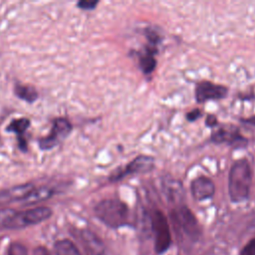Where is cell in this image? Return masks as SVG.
Segmentation results:
<instances>
[{"label": "cell", "instance_id": "cell-1", "mask_svg": "<svg viewBox=\"0 0 255 255\" xmlns=\"http://www.w3.org/2000/svg\"><path fill=\"white\" fill-rule=\"evenodd\" d=\"M251 167L246 158L236 160L228 175V193L232 202L239 203L248 199L251 186Z\"/></svg>", "mask_w": 255, "mask_h": 255}, {"label": "cell", "instance_id": "cell-2", "mask_svg": "<svg viewBox=\"0 0 255 255\" xmlns=\"http://www.w3.org/2000/svg\"><path fill=\"white\" fill-rule=\"evenodd\" d=\"M95 214L105 225L120 228L128 223L129 210L120 199H104L95 206Z\"/></svg>", "mask_w": 255, "mask_h": 255}, {"label": "cell", "instance_id": "cell-3", "mask_svg": "<svg viewBox=\"0 0 255 255\" xmlns=\"http://www.w3.org/2000/svg\"><path fill=\"white\" fill-rule=\"evenodd\" d=\"M52 215V209L47 206H40L15 212L3 225L5 228L15 229L34 225L48 219Z\"/></svg>", "mask_w": 255, "mask_h": 255}, {"label": "cell", "instance_id": "cell-4", "mask_svg": "<svg viewBox=\"0 0 255 255\" xmlns=\"http://www.w3.org/2000/svg\"><path fill=\"white\" fill-rule=\"evenodd\" d=\"M151 227L155 235L154 251L157 254H163L170 247L171 234L168 221L161 211L155 210L152 212Z\"/></svg>", "mask_w": 255, "mask_h": 255}, {"label": "cell", "instance_id": "cell-5", "mask_svg": "<svg viewBox=\"0 0 255 255\" xmlns=\"http://www.w3.org/2000/svg\"><path fill=\"white\" fill-rule=\"evenodd\" d=\"M170 218L174 225L178 226L185 235L192 240H196L201 235V229L198 221L187 206L182 205L172 210L170 212Z\"/></svg>", "mask_w": 255, "mask_h": 255}, {"label": "cell", "instance_id": "cell-6", "mask_svg": "<svg viewBox=\"0 0 255 255\" xmlns=\"http://www.w3.org/2000/svg\"><path fill=\"white\" fill-rule=\"evenodd\" d=\"M72 130V125L66 119H57L53 123L50 133L39 139V146L43 150L51 149L64 140Z\"/></svg>", "mask_w": 255, "mask_h": 255}, {"label": "cell", "instance_id": "cell-7", "mask_svg": "<svg viewBox=\"0 0 255 255\" xmlns=\"http://www.w3.org/2000/svg\"><path fill=\"white\" fill-rule=\"evenodd\" d=\"M154 166V159L148 155H138L129 163H128L124 169H120L111 175V180L116 181L122 179L128 174L143 173L150 171Z\"/></svg>", "mask_w": 255, "mask_h": 255}, {"label": "cell", "instance_id": "cell-8", "mask_svg": "<svg viewBox=\"0 0 255 255\" xmlns=\"http://www.w3.org/2000/svg\"><path fill=\"white\" fill-rule=\"evenodd\" d=\"M227 88L221 85H216L208 81H203L197 84L195 89V98L198 103H204L209 100L223 99L227 95Z\"/></svg>", "mask_w": 255, "mask_h": 255}, {"label": "cell", "instance_id": "cell-9", "mask_svg": "<svg viewBox=\"0 0 255 255\" xmlns=\"http://www.w3.org/2000/svg\"><path fill=\"white\" fill-rule=\"evenodd\" d=\"M190 190L193 198L197 201H202L211 198L215 191V186L212 180L204 175L198 176L191 181Z\"/></svg>", "mask_w": 255, "mask_h": 255}, {"label": "cell", "instance_id": "cell-10", "mask_svg": "<svg viewBox=\"0 0 255 255\" xmlns=\"http://www.w3.org/2000/svg\"><path fill=\"white\" fill-rule=\"evenodd\" d=\"M211 140L216 143L227 142L234 147H242L247 144V139L242 134H240L237 128L229 130L221 128L211 134Z\"/></svg>", "mask_w": 255, "mask_h": 255}, {"label": "cell", "instance_id": "cell-11", "mask_svg": "<svg viewBox=\"0 0 255 255\" xmlns=\"http://www.w3.org/2000/svg\"><path fill=\"white\" fill-rule=\"evenodd\" d=\"M34 189L33 184L26 183L14 186L0 191V205L10 203L12 201L23 199L30 191Z\"/></svg>", "mask_w": 255, "mask_h": 255}, {"label": "cell", "instance_id": "cell-12", "mask_svg": "<svg viewBox=\"0 0 255 255\" xmlns=\"http://www.w3.org/2000/svg\"><path fill=\"white\" fill-rule=\"evenodd\" d=\"M80 237L85 247L93 255H102L104 253L103 243L94 233L89 230H82L80 232Z\"/></svg>", "mask_w": 255, "mask_h": 255}, {"label": "cell", "instance_id": "cell-13", "mask_svg": "<svg viewBox=\"0 0 255 255\" xmlns=\"http://www.w3.org/2000/svg\"><path fill=\"white\" fill-rule=\"evenodd\" d=\"M53 193L54 190L52 188L48 186H42L39 188H34L23 199H21V201L24 205H31L50 198Z\"/></svg>", "mask_w": 255, "mask_h": 255}, {"label": "cell", "instance_id": "cell-14", "mask_svg": "<svg viewBox=\"0 0 255 255\" xmlns=\"http://www.w3.org/2000/svg\"><path fill=\"white\" fill-rule=\"evenodd\" d=\"M29 126H30V121L28 119L22 118V119L12 121L11 124L7 127L8 131L16 132L18 134V141H19V145L22 150H26V148H27L26 141L23 138V133L25 132V130L28 128Z\"/></svg>", "mask_w": 255, "mask_h": 255}, {"label": "cell", "instance_id": "cell-15", "mask_svg": "<svg viewBox=\"0 0 255 255\" xmlns=\"http://www.w3.org/2000/svg\"><path fill=\"white\" fill-rule=\"evenodd\" d=\"M56 255H81L77 246L69 239H62L54 245Z\"/></svg>", "mask_w": 255, "mask_h": 255}, {"label": "cell", "instance_id": "cell-16", "mask_svg": "<svg viewBox=\"0 0 255 255\" xmlns=\"http://www.w3.org/2000/svg\"><path fill=\"white\" fill-rule=\"evenodd\" d=\"M15 94L18 98L28 102V103H33L38 99V93L37 91L32 88V87H27V86H17L15 88Z\"/></svg>", "mask_w": 255, "mask_h": 255}, {"label": "cell", "instance_id": "cell-17", "mask_svg": "<svg viewBox=\"0 0 255 255\" xmlns=\"http://www.w3.org/2000/svg\"><path fill=\"white\" fill-rule=\"evenodd\" d=\"M153 53H154V51L147 50L146 53L143 54L139 59V66L144 74L151 73L155 68L156 61L153 57Z\"/></svg>", "mask_w": 255, "mask_h": 255}, {"label": "cell", "instance_id": "cell-18", "mask_svg": "<svg viewBox=\"0 0 255 255\" xmlns=\"http://www.w3.org/2000/svg\"><path fill=\"white\" fill-rule=\"evenodd\" d=\"M8 255H28V251L23 244L13 242L8 247Z\"/></svg>", "mask_w": 255, "mask_h": 255}, {"label": "cell", "instance_id": "cell-19", "mask_svg": "<svg viewBox=\"0 0 255 255\" xmlns=\"http://www.w3.org/2000/svg\"><path fill=\"white\" fill-rule=\"evenodd\" d=\"M240 255H255V238L251 239L241 250Z\"/></svg>", "mask_w": 255, "mask_h": 255}, {"label": "cell", "instance_id": "cell-20", "mask_svg": "<svg viewBox=\"0 0 255 255\" xmlns=\"http://www.w3.org/2000/svg\"><path fill=\"white\" fill-rule=\"evenodd\" d=\"M15 212H16L15 210L9 209V208L0 209V225L3 226L4 223H5Z\"/></svg>", "mask_w": 255, "mask_h": 255}, {"label": "cell", "instance_id": "cell-21", "mask_svg": "<svg viewBox=\"0 0 255 255\" xmlns=\"http://www.w3.org/2000/svg\"><path fill=\"white\" fill-rule=\"evenodd\" d=\"M98 3H99L98 1H93V0H83L78 3V6L85 10H91V9H94L98 5Z\"/></svg>", "mask_w": 255, "mask_h": 255}, {"label": "cell", "instance_id": "cell-22", "mask_svg": "<svg viewBox=\"0 0 255 255\" xmlns=\"http://www.w3.org/2000/svg\"><path fill=\"white\" fill-rule=\"evenodd\" d=\"M201 117V112L200 110L198 109H195V110H192L191 112H189L187 115H186V119L188 122H193L195 120H197L198 118Z\"/></svg>", "mask_w": 255, "mask_h": 255}, {"label": "cell", "instance_id": "cell-23", "mask_svg": "<svg viewBox=\"0 0 255 255\" xmlns=\"http://www.w3.org/2000/svg\"><path fill=\"white\" fill-rule=\"evenodd\" d=\"M33 255H51L49 250L43 246H38L34 249Z\"/></svg>", "mask_w": 255, "mask_h": 255}, {"label": "cell", "instance_id": "cell-24", "mask_svg": "<svg viewBox=\"0 0 255 255\" xmlns=\"http://www.w3.org/2000/svg\"><path fill=\"white\" fill-rule=\"evenodd\" d=\"M205 123H206V126L212 128L215 125H217V120H216V118L213 115H208L207 118H206V122Z\"/></svg>", "mask_w": 255, "mask_h": 255}, {"label": "cell", "instance_id": "cell-25", "mask_svg": "<svg viewBox=\"0 0 255 255\" xmlns=\"http://www.w3.org/2000/svg\"><path fill=\"white\" fill-rule=\"evenodd\" d=\"M242 122L246 123V124H249V125H252V126H255V116L250 117L248 119H244V120H242Z\"/></svg>", "mask_w": 255, "mask_h": 255}]
</instances>
